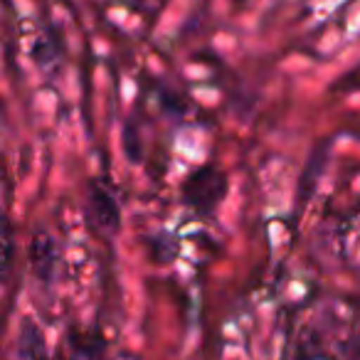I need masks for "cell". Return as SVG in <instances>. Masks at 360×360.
Instances as JSON below:
<instances>
[{"label": "cell", "mask_w": 360, "mask_h": 360, "mask_svg": "<svg viewBox=\"0 0 360 360\" xmlns=\"http://www.w3.org/2000/svg\"><path fill=\"white\" fill-rule=\"evenodd\" d=\"M86 222L106 237H114L121 230L119 200H116L114 191H109L99 180H94L86 193Z\"/></svg>", "instance_id": "1"}, {"label": "cell", "mask_w": 360, "mask_h": 360, "mask_svg": "<svg viewBox=\"0 0 360 360\" xmlns=\"http://www.w3.org/2000/svg\"><path fill=\"white\" fill-rule=\"evenodd\" d=\"M207 175H210V168H200V170H195V173H191V178H188L186 186H183V200H186L188 205L195 207V210H202V212H210L212 207H215L205 193H210L215 200H220L222 193H225V186L210 188V191H207L205 188Z\"/></svg>", "instance_id": "2"}]
</instances>
